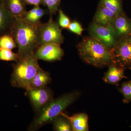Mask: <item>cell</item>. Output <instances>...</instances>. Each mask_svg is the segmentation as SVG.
<instances>
[{
    "label": "cell",
    "instance_id": "5bb4252c",
    "mask_svg": "<svg viewBox=\"0 0 131 131\" xmlns=\"http://www.w3.org/2000/svg\"><path fill=\"white\" fill-rule=\"evenodd\" d=\"M116 16L115 14L110 9L98 5L93 22L100 25H108L111 24Z\"/></svg>",
    "mask_w": 131,
    "mask_h": 131
},
{
    "label": "cell",
    "instance_id": "d6986e66",
    "mask_svg": "<svg viewBox=\"0 0 131 131\" xmlns=\"http://www.w3.org/2000/svg\"><path fill=\"white\" fill-rule=\"evenodd\" d=\"M99 5L110 9L117 15L123 12L121 0H100Z\"/></svg>",
    "mask_w": 131,
    "mask_h": 131
},
{
    "label": "cell",
    "instance_id": "4316f807",
    "mask_svg": "<svg viewBox=\"0 0 131 131\" xmlns=\"http://www.w3.org/2000/svg\"><path fill=\"white\" fill-rule=\"evenodd\" d=\"M130 69H131V68H130Z\"/></svg>",
    "mask_w": 131,
    "mask_h": 131
},
{
    "label": "cell",
    "instance_id": "9c48e42d",
    "mask_svg": "<svg viewBox=\"0 0 131 131\" xmlns=\"http://www.w3.org/2000/svg\"><path fill=\"white\" fill-rule=\"evenodd\" d=\"M27 92L31 103L38 111L53 99L52 93L46 86L38 89H30Z\"/></svg>",
    "mask_w": 131,
    "mask_h": 131
},
{
    "label": "cell",
    "instance_id": "9a60e30c",
    "mask_svg": "<svg viewBox=\"0 0 131 131\" xmlns=\"http://www.w3.org/2000/svg\"><path fill=\"white\" fill-rule=\"evenodd\" d=\"M51 81V78L49 73L40 68L31 81L29 89H38L46 87Z\"/></svg>",
    "mask_w": 131,
    "mask_h": 131
},
{
    "label": "cell",
    "instance_id": "ac0fdd59",
    "mask_svg": "<svg viewBox=\"0 0 131 131\" xmlns=\"http://www.w3.org/2000/svg\"><path fill=\"white\" fill-rule=\"evenodd\" d=\"M52 123L54 129L56 131H72L71 125L69 120L62 114H60L56 117Z\"/></svg>",
    "mask_w": 131,
    "mask_h": 131
},
{
    "label": "cell",
    "instance_id": "30bf717a",
    "mask_svg": "<svg viewBox=\"0 0 131 131\" xmlns=\"http://www.w3.org/2000/svg\"><path fill=\"white\" fill-rule=\"evenodd\" d=\"M110 25L119 39L131 35V20L123 12L115 16Z\"/></svg>",
    "mask_w": 131,
    "mask_h": 131
},
{
    "label": "cell",
    "instance_id": "7c38bea8",
    "mask_svg": "<svg viewBox=\"0 0 131 131\" xmlns=\"http://www.w3.org/2000/svg\"><path fill=\"white\" fill-rule=\"evenodd\" d=\"M60 114L65 116L69 120L71 125L72 131H89L88 117L86 114L80 113L71 116H68L63 112Z\"/></svg>",
    "mask_w": 131,
    "mask_h": 131
},
{
    "label": "cell",
    "instance_id": "ffe728a7",
    "mask_svg": "<svg viewBox=\"0 0 131 131\" xmlns=\"http://www.w3.org/2000/svg\"><path fill=\"white\" fill-rule=\"evenodd\" d=\"M17 46L13 37L9 33L0 36V48L12 50Z\"/></svg>",
    "mask_w": 131,
    "mask_h": 131
},
{
    "label": "cell",
    "instance_id": "e0dca14e",
    "mask_svg": "<svg viewBox=\"0 0 131 131\" xmlns=\"http://www.w3.org/2000/svg\"><path fill=\"white\" fill-rule=\"evenodd\" d=\"M47 13V11L40 7V6H34L30 10L27 11L23 19L31 24H39L40 23V19Z\"/></svg>",
    "mask_w": 131,
    "mask_h": 131
},
{
    "label": "cell",
    "instance_id": "52a82bcc",
    "mask_svg": "<svg viewBox=\"0 0 131 131\" xmlns=\"http://www.w3.org/2000/svg\"><path fill=\"white\" fill-rule=\"evenodd\" d=\"M113 63L125 69L131 67V35L121 39L112 50Z\"/></svg>",
    "mask_w": 131,
    "mask_h": 131
},
{
    "label": "cell",
    "instance_id": "44dd1931",
    "mask_svg": "<svg viewBox=\"0 0 131 131\" xmlns=\"http://www.w3.org/2000/svg\"><path fill=\"white\" fill-rule=\"evenodd\" d=\"M18 54L12 50L0 48V60L6 61H13L17 62L19 60Z\"/></svg>",
    "mask_w": 131,
    "mask_h": 131
},
{
    "label": "cell",
    "instance_id": "8fae6325",
    "mask_svg": "<svg viewBox=\"0 0 131 131\" xmlns=\"http://www.w3.org/2000/svg\"><path fill=\"white\" fill-rule=\"evenodd\" d=\"M5 7L13 19H23L26 13L24 0H3Z\"/></svg>",
    "mask_w": 131,
    "mask_h": 131
},
{
    "label": "cell",
    "instance_id": "cb8c5ba5",
    "mask_svg": "<svg viewBox=\"0 0 131 131\" xmlns=\"http://www.w3.org/2000/svg\"><path fill=\"white\" fill-rule=\"evenodd\" d=\"M58 25L60 27L63 28H68L71 23L70 19L67 15L63 13L62 10L59 9L58 10Z\"/></svg>",
    "mask_w": 131,
    "mask_h": 131
},
{
    "label": "cell",
    "instance_id": "603a6c76",
    "mask_svg": "<svg viewBox=\"0 0 131 131\" xmlns=\"http://www.w3.org/2000/svg\"><path fill=\"white\" fill-rule=\"evenodd\" d=\"M45 6H47L51 16L58 11L61 0H43Z\"/></svg>",
    "mask_w": 131,
    "mask_h": 131
},
{
    "label": "cell",
    "instance_id": "8992f818",
    "mask_svg": "<svg viewBox=\"0 0 131 131\" xmlns=\"http://www.w3.org/2000/svg\"><path fill=\"white\" fill-rule=\"evenodd\" d=\"M64 37L59 26L50 16L49 21L41 24L40 26V46L47 44L61 45L63 43Z\"/></svg>",
    "mask_w": 131,
    "mask_h": 131
},
{
    "label": "cell",
    "instance_id": "7a4b0ae2",
    "mask_svg": "<svg viewBox=\"0 0 131 131\" xmlns=\"http://www.w3.org/2000/svg\"><path fill=\"white\" fill-rule=\"evenodd\" d=\"M77 48L82 60L90 65L103 68L113 63L112 51L91 37L83 38Z\"/></svg>",
    "mask_w": 131,
    "mask_h": 131
},
{
    "label": "cell",
    "instance_id": "6da1fadb",
    "mask_svg": "<svg viewBox=\"0 0 131 131\" xmlns=\"http://www.w3.org/2000/svg\"><path fill=\"white\" fill-rule=\"evenodd\" d=\"M41 24H31L23 19L13 20L8 33L18 46L20 59L35 52L40 46Z\"/></svg>",
    "mask_w": 131,
    "mask_h": 131
},
{
    "label": "cell",
    "instance_id": "ba28073f",
    "mask_svg": "<svg viewBox=\"0 0 131 131\" xmlns=\"http://www.w3.org/2000/svg\"><path fill=\"white\" fill-rule=\"evenodd\" d=\"M35 54L38 59L52 62L61 60L64 51L60 45L47 44L39 46L35 51Z\"/></svg>",
    "mask_w": 131,
    "mask_h": 131
},
{
    "label": "cell",
    "instance_id": "4fadbf2b",
    "mask_svg": "<svg viewBox=\"0 0 131 131\" xmlns=\"http://www.w3.org/2000/svg\"><path fill=\"white\" fill-rule=\"evenodd\" d=\"M108 67V70L103 78V81L106 83L117 85L122 79L126 78L124 74V68L114 64H112Z\"/></svg>",
    "mask_w": 131,
    "mask_h": 131
},
{
    "label": "cell",
    "instance_id": "2e32d148",
    "mask_svg": "<svg viewBox=\"0 0 131 131\" xmlns=\"http://www.w3.org/2000/svg\"><path fill=\"white\" fill-rule=\"evenodd\" d=\"M13 19L6 9L3 0H0V36L8 33Z\"/></svg>",
    "mask_w": 131,
    "mask_h": 131
},
{
    "label": "cell",
    "instance_id": "3957f363",
    "mask_svg": "<svg viewBox=\"0 0 131 131\" xmlns=\"http://www.w3.org/2000/svg\"><path fill=\"white\" fill-rule=\"evenodd\" d=\"M80 95L79 92L73 91L52 99L38 110L29 127V130H37L46 124L52 123L54 119L76 100Z\"/></svg>",
    "mask_w": 131,
    "mask_h": 131
},
{
    "label": "cell",
    "instance_id": "d4e9b609",
    "mask_svg": "<svg viewBox=\"0 0 131 131\" xmlns=\"http://www.w3.org/2000/svg\"><path fill=\"white\" fill-rule=\"evenodd\" d=\"M68 29L71 32L79 35H81L83 31V28L80 23L76 21L71 22Z\"/></svg>",
    "mask_w": 131,
    "mask_h": 131
},
{
    "label": "cell",
    "instance_id": "7402d4cb",
    "mask_svg": "<svg viewBox=\"0 0 131 131\" xmlns=\"http://www.w3.org/2000/svg\"><path fill=\"white\" fill-rule=\"evenodd\" d=\"M120 91L124 96V103H129L131 101V80L123 83Z\"/></svg>",
    "mask_w": 131,
    "mask_h": 131
},
{
    "label": "cell",
    "instance_id": "5b68a950",
    "mask_svg": "<svg viewBox=\"0 0 131 131\" xmlns=\"http://www.w3.org/2000/svg\"><path fill=\"white\" fill-rule=\"evenodd\" d=\"M90 37L112 50L119 40L111 25L102 26L92 22L89 27Z\"/></svg>",
    "mask_w": 131,
    "mask_h": 131
},
{
    "label": "cell",
    "instance_id": "277c9868",
    "mask_svg": "<svg viewBox=\"0 0 131 131\" xmlns=\"http://www.w3.org/2000/svg\"><path fill=\"white\" fill-rule=\"evenodd\" d=\"M35 52L21 59L13 66L10 83L13 86L28 90L33 78L40 68Z\"/></svg>",
    "mask_w": 131,
    "mask_h": 131
},
{
    "label": "cell",
    "instance_id": "484cf974",
    "mask_svg": "<svg viewBox=\"0 0 131 131\" xmlns=\"http://www.w3.org/2000/svg\"><path fill=\"white\" fill-rule=\"evenodd\" d=\"M27 5H33L34 6H40L41 5L45 6L43 0H24Z\"/></svg>",
    "mask_w": 131,
    "mask_h": 131
}]
</instances>
